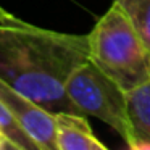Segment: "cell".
Returning <instances> with one entry per match:
<instances>
[{
    "mask_svg": "<svg viewBox=\"0 0 150 150\" xmlns=\"http://www.w3.org/2000/svg\"><path fill=\"white\" fill-rule=\"evenodd\" d=\"M127 108L132 127L131 150H150V81L127 92Z\"/></svg>",
    "mask_w": 150,
    "mask_h": 150,
    "instance_id": "8992f818",
    "label": "cell"
},
{
    "mask_svg": "<svg viewBox=\"0 0 150 150\" xmlns=\"http://www.w3.org/2000/svg\"><path fill=\"white\" fill-rule=\"evenodd\" d=\"M89 60L126 92L150 81V50L116 4L89 33Z\"/></svg>",
    "mask_w": 150,
    "mask_h": 150,
    "instance_id": "7a4b0ae2",
    "label": "cell"
},
{
    "mask_svg": "<svg viewBox=\"0 0 150 150\" xmlns=\"http://www.w3.org/2000/svg\"><path fill=\"white\" fill-rule=\"evenodd\" d=\"M66 95L79 113L91 115L107 123L120 134L127 149H131L132 127L127 108V92L91 60L84 62L69 76Z\"/></svg>",
    "mask_w": 150,
    "mask_h": 150,
    "instance_id": "3957f363",
    "label": "cell"
},
{
    "mask_svg": "<svg viewBox=\"0 0 150 150\" xmlns=\"http://www.w3.org/2000/svg\"><path fill=\"white\" fill-rule=\"evenodd\" d=\"M16 20L18 18L11 11H8L7 8H4L0 5V23H10V21H16Z\"/></svg>",
    "mask_w": 150,
    "mask_h": 150,
    "instance_id": "9c48e42d",
    "label": "cell"
},
{
    "mask_svg": "<svg viewBox=\"0 0 150 150\" xmlns=\"http://www.w3.org/2000/svg\"><path fill=\"white\" fill-rule=\"evenodd\" d=\"M0 102L7 107L16 123L37 144L39 150H57L55 116L0 79Z\"/></svg>",
    "mask_w": 150,
    "mask_h": 150,
    "instance_id": "277c9868",
    "label": "cell"
},
{
    "mask_svg": "<svg viewBox=\"0 0 150 150\" xmlns=\"http://www.w3.org/2000/svg\"><path fill=\"white\" fill-rule=\"evenodd\" d=\"M10 149H13L15 150V147H13V144L8 140V137L5 136V132L2 129H0V150H10Z\"/></svg>",
    "mask_w": 150,
    "mask_h": 150,
    "instance_id": "30bf717a",
    "label": "cell"
},
{
    "mask_svg": "<svg viewBox=\"0 0 150 150\" xmlns=\"http://www.w3.org/2000/svg\"><path fill=\"white\" fill-rule=\"evenodd\" d=\"M53 116L57 150H107V145L94 134L86 115L57 111Z\"/></svg>",
    "mask_w": 150,
    "mask_h": 150,
    "instance_id": "5b68a950",
    "label": "cell"
},
{
    "mask_svg": "<svg viewBox=\"0 0 150 150\" xmlns=\"http://www.w3.org/2000/svg\"><path fill=\"white\" fill-rule=\"evenodd\" d=\"M0 129L4 131L8 140L13 144L15 150H39L37 144L16 123V120L11 116V113L2 102H0Z\"/></svg>",
    "mask_w": 150,
    "mask_h": 150,
    "instance_id": "ba28073f",
    "label": "cell"
},
{
    "mask_svg": "<svg viewBox=\"0 0 150 150\" xmlns=\"http://www.w3.org/2000/svg\"><path fill=\"white\" fill-rule=\"evenodd\" d=\"M126 13L134 29L150 50V0H113Z\"/></svg>",
    "mask_w": 150,
    "mask_h": 150,
    "instance_id": "52a82bcc",
    "label": "cell"
},
{
    "mask_svg": "<svg viewBox=\"0 0 150 150\" xmlns=\"http://www.w3.org/2000/svg\"><path fill=\"white\" fill-rule=\"evenodd\" d=\"M89 60V34H68L20 20L0 23V79L45 110L76 111L69 76Z\"/></svg>",
    "mask_w": 150,
    "mask_h": 150,
    "instance_id": "6da1fadb",
    "label": "cell"
}]
</instances>
